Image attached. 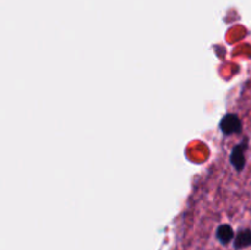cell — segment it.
Returning a JSON list of instances; mask_svg holds the SVG:
<instances>
[{"label":"cell","mask_w":251,"mask_h":250,"mask_svg":"<svg viewBox=\"0 0 251 250\" xmlns=\"http://www.w3.org/2000/svg\"><path fill=\"white\" fill-rule=\"evenodd\" d=\"M235 232L233 227L228 223H223L220 225L216 229V239L221 243L222 245H228L234 240Z\"/></svg>","instance_id":"3957f363"},{"label":"cell","mask_w":251,"mask_h":250,"mask_svg":"<svg viewBox=\"0 0 251 250\" xmlns=\"http://www.w3.org/2000/svg\"><path fill=\"white\" fill-rule=\"evenodd\" d=\"M220 130L225 136L243 134V123L235 113H227L220 122Z\"/></svg>","instance_id":"6da1fadb"},{"label":"cell","mask_w":251,"mask_h":250,"mask_svg":"<svg viewBox=\"0 0 251 250\" xmlns=\"http://www.w3.org/2000/svg\"><path fill=\"white\" fill-rule=\"evenodd\" d=\"M235 250H242L245 248L251 247V229L250 228H242L235 233L234 240H233Z\"/></svg>","instance_id":"277c9868"},{"label":"cell","mask_w":251,"mask_h":250,"mask_svg":"<svg viewBox=\"0 0 251 250\" xmlns=\"http://www.w3.org/2000/svg\"><path fill=\"white\" fill-rule=\"evenodd\" d=\"M249 147V139L247 136H244L242 139V141L238 145H235L232 149L230 152L229 161L230 164L233 166V168L237 172H243L244 171L245 166H247V158H245V151Z\"/></svg>","instance_id":"7a4b0ae2"}]
</instances>
